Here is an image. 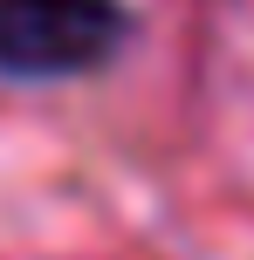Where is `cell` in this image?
I'll list each match as a JSON object with an SVG mask.
<instances>
[{
    "instance_id": "6da1fadb",
    "label": "cell",
    "mask_w": 254,
    "mask_h": 260,
    "mask_svg": "<svg viewBox=\"0 0 254 260\" xmlns=\"http://www.w3.org/2000/svg\"><path fill=\"white\" fill-rule=\"evenodd\" d=\"M117 0H0V76H82L124 48Z\"/></svg>"
}]
</instances>
